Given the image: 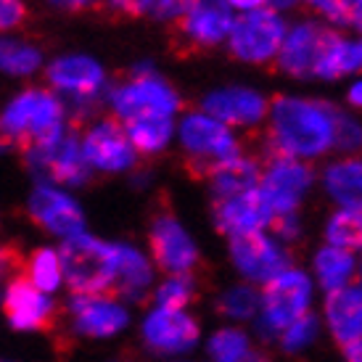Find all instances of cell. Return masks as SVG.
<instances>
[{
  "label": "cell",
  "mask_w": 362,
  "mask_h": 362,
  "mask_svg": "<svg viewBox=\"0 0 362 362\" xmlns=\"http://www.w3.org/2000/svg\"><path fill=\"white\" fill-rule=\"evenodd\" d=\"M264 175V167L259 161L252 159L249 153H241L238 159L228 161L225 167L214 172L211 177V202H225V199H235L241 193L257 191Z\"/></svg>",
  "instance_id": "cell-22"
},
{
  "label": "cell",
  "mask_w": 362,
  "mask_h": 362,
  "mask_svg": "<svg viewBox=\"0 0 362 362\" xmlns=\"http://www.w3.org/2000/svg\"><path fill=\"white\" fill-rule=\"evenodd\" d=\"M204 111L222 124L252 127V124H259L264 119L267 101L257 90H249V88H228V90L209 93L204 98Z\"/></svg>",
  "instance_id": "cell-18"
},
{
  "label": "cell",
  "mask_w": 362,
  "mask_h": 362,
  "mask_svg": "<svg viewBox=\"0 0 362 362\" xmlns=\"http://www.w3.org/2000/svg\"><path fill=\"white\" fill-rule=\"evenodd\" d=\"M360 30H362V27H360Z\"/></svg>",
  "instance_id": "cell-47"
},
{
  "label": "cell",
  "mask_w": 362,
  "mask_h": 362,
  "mask_svg": "<svg viewBox=\"0 0 362 362\" xmlns=\"http://www.w3.org/2000/svg\"><path fill=\"white\" fill-rule=\"evenodd\" d=\"M93 8L106 21H127L141 16V0H93Z\"/></svg>",
  "instance_id": "cell-38"
},
{
  "label": "cell",
  "mask_w": 362,
  "mask_h": 362,
  "mask_svg": "<svg viewBox=\"0 0 362 362\" xmlns=\"http://www.w3.org/2000/svg\"><path fill=\"white\" fill-rule=\"evenodd\" d=\"M333 146L341 151H360L362 148V124L354 122L349 114L333 109Z\"/></svg>",
  "instance_id": "cell-35"
},
{
  "label": "cell",
  "mask_w": 362,
  "mask_h": 362,
  "mask_svg": "<svg viewBox=\"0 0 362 362\" xmlns=\"http://www.w3.org/2000/svg\"><path fill=\"white\" fill-rule=\"evenodd\" d=\"M307 3L336 24L362 27V0H307Z\"/></svg>",
  "instance_id": "cell-34"
},
{
  "label": "cell",
  "mask_w": 362,
  "mask_h": 362,
  "mask_svg": "<svg viewBox=\"0 0 362 362\" xmlns=\"http://www.w3.org/2000/svg\"><path fill=\"white\" fill-rule=\"evenodd\" d=\"M241 362H267L264 360V354H257V352H249L246 357H243Z\"/></svg>",
  "instance_id": "cell-45"
},
{
  "label": "cell",
  "mask_w": 362,
  "mask_h": 362,
  "mask_svg": "<svg viewBox=\"0 0 362 362\" xmlns=\"http://www.w3.org/2000/svg\"><path fill=\"white\" fill-rule=\"evenodd\" d=\"M143 336L153 352L177 354L199 341V322L191 315L175 310H153L143 322Z\"/></svg>",
  "instance_id": "cell-17"
},
{
  "label": "cell",
  "mask_w": 362,
  "mask_h": 362,
  "mask_svg": "<svg viewBox=\"0 0 362 362\" xmlns=\"http://www.w3.org/2000/svg\"><path fill=\"white\" fill-rule=\"evenodd\" d=\"M27 262L30 257L24 254L16 241L0 246V281H16L19 275H27Z\"/></svg>",
  "instance_id": "cell-36"
},
{
  "label": "cell",
  "mask_w": 362,
  "mask_h": 362,
  "mask_svg": "<svg viewBox=\"0 0 362 362\" xmlns=\"http://www.w3.org/2000/svg\"><path fill=\"white\" fill-rule=\"evenodd\" d=\"M61 257L53 249H35L27 262V278H30L40 291H56L61 283Z\"/></svg>",
  "instance_id": "cell-30"
},
{
  "label": "cell",
  "mask_w": 362,
  "mask_h": 362,
  "mask_svg": "<svg viewBox=\"0 0 362 362\" xmlns=\"http://www.w3.org/2000/svg\"><path fill=\"white\" fill-rule=\"evenodd\" d=\"M66 307L74 315V331L90 339L114 336L127 325V312L106 296H69Z\"/></svg>",
  "instance_id": "cell-19"
},
{
  "label": "cell",
  "mask_w": 362,
  "mask_h": 362,
  "mask_svg": "<svg viewBox=\"0 0 362 362\" xmlns=\"http://www.w3.org/2000/svg\"><path fill=\"white\" fill-rule=\"evenodd\" d=\"M30 19V11L24 0H0V32L3 30H19Z\"/></svg>",
  "instance_id": "cell-39"
},
{
  "label": "cell",
  "mask_w": 362,
  "mask_h": 362,
  "mask_svg": "<svg viewBox=\"0 0 362 362\" xmlns=\"http://www.w3.org/2000/svg\"><path fill=\"white\" fill-rule=\"evenodd\" d=\"M124 127H127L135 151L146 153V156L161 151L172 135V119L167 117H138V119L124 122Z\"/></svg>",
  "instance_id": "cell-26"
},
{
  "label": "cell",
  "mask_w": 362,
  "mask_h": 362,
  "mask_svg": "<svg viewBox=\"0 0 362 362\" xmlns=\"http://www.w3.org/2000/svg\"><path fill=\"white\" fill-rule=\"evenodd\" d=\"M37 66H40V51L37 48L0 40V71L24 77V74H32Z\"/></svg>",
  "instance_id": "cell-32"
},
{
  "label": "cell",
  "mask_w": 362,
  "mask_h": 362,
  "mask_svg": "<svg viewBox=\"0 0 362 362\" xmlns=\"http://www.w3.org/2000/svg\"><path fill=\"white\" fill-rule=\"evenodd\" d=\"M344 354L349 362H362V341H354L349 346H344Z\"/></svg>",
  "instance_id": "cell-42"
},
{
  "label": "cell",
  "mask_w": 362,
  "mask_h": 362,
  "mask_svg": "<svg viewBox=\"0 0 362 362\" xmlns=\"http://www.w3.org/2000/svg\"><path fill=\"white\" fill-rule=\"evenodd\" d=\"M27 170L37 177H51L53 182H64V185H85L90 180V164L85 159L80 143V130H69L61 135L59 141L40 148V151H32L27 156H21Z\"/></svg>",
  "instance_id": "cell-10"
},
{
  "label": "cell",
  "mask_w": 362,
  "mask_h": 362,
  "mask_svg": "<svg viewBox=\"0 0 362 362\" xmlns=\"http://www.w3.org/2000/svg\"><path fill=\"white\" fill-rule=\"evenodd\" d=\"M233 32V13L228 0H196L182 16L172 19L170 51L177 59L199 56L220 45Z\"/></svg>",
  "instance_id": "cell-5"
},
{
  "label": "cell",
  "mask_w": 362,
  "mask_h": 362,
  "mask_svg": "<svg viewBox=\"0 0 362 362\" xmlns=\"http://www.w3.org/2000/svg\"><path fill=\"white\" fill-rule=\"evenodd\" d=\"M48 82L69 98H95L103 88V69L88 56H66L48 66Z\"/></svg>",
  "instance_id": "cell-20"
},
{
  "label": "cell",
  "mask_w": 362,
  "mask_h": 362,
  "mask_svg": "<svg viewBox=\"0 0 362 362\" xmlns=\"http://www.w3.org/2000/svg\"><path fill=\"white\" fill-rule=\"evenodd\" d=\"M257 153L267 167L278 159H312L333 146L331 103L275 95L270 103V127L259 130Z\"/></svg>",
  "instance_id": "cell-1"
},
{
  "label": "cell",
  "mask_w": 362,
  "mask_h": 362,
  "mask_svg": "<svg viewBox=\"0 0 362 362\" xmlns=\"http://www.w3.org/2000/svg\"><path fill=\"white\" fill-rule=\"evenodd\" d=\"M312 283L302 270H286L262 288L259 307V331L262 333H281L291 328L293 322L307 315L310 307Z\"/></svg>",
  "instance_id": "cell-7"
},
{
  "label": "cell",
  "mask_w": 362,
  "mask_h": 362,
  "mask_svg": "<svg viewBox=\"0 0 362 362\" xmlns=\"http://www.w3.org/2000/svg\"><path fill=\"white\" fill-rule=\"evenodd\" d=\"M270 3L275 6V8H288V6H293L296 0H270Z\"/></svg>",
  "instance_id": "cell-46"
},
{
  "label": "cell",
  "mask_w": 362,
  "mask_h": 362,
  "mask_svg": "<svg viewBox=\"0 0 362 362\" xmlns=\"http://www.w3.org/2000/svg\"><path fill=\"white\" fill-rule=\"evenodd\" d=\"M27 214L37 228L53 233V235H64V238L80 235L85 228L80 206L71 202L66 193L56 191L51 185H42V182L32 191Z\"/></svg>",
  "instance_id": "cell-15"
},
{
  "label": "cell",
  "mask_w": 362,
  "mask_h": 362,
  "mask_svg": "<svg viewBox=\"0 0 362 362\" xmlns=\"http://www.w3.org/2000/svg\"><path fill=\"white\" fill-rule=\"evenodd\" d=\"M228 3L235 6V8H243L246 13H249V11H259L264 0H228Z\"/></svg>",
  "instance_id": "cell-43"
},
{
  "label": "cell",
  "mask_w": 362,
  "mask_h": 362,
  "mask_svg": "<svg viewBox=\"0 0 362 362\" xmlns=\"http://www.w3.org/2000/svg\"><path fill=\"white\" fill-rule=\"evenodd\" d=\"M270 230L281 238V241H293L299 235V222H296V214H278L272 217Z\"/></svg>",
  "instance_id": "cell-40"
},
{
  "label": "cell",
  "mask_w": 362,
  "mask_h": 362,
  "mask_svg": "<svg viewBox=\"0 0 362 362\" xmlns=\"http://www.w3.org/2000/svg\"><path fill=\"white\" fill-rule=\"evenodd\" d=\"M286 42V24L270 8L249 11L233 21L230 53L249 64H264L281 53Z\"/></svg>",
  "instance_id": "cell-9"
},
{
  "label": "cell",
  "mask_w": 362,
  "mask_h": 362,
  "mask_svg": "<svg viewBox=\"0 0 362 362\" xmlns=\"http://www.w3.org/2000/svg\"><path fill=\"white\" fill-rule=\"evenodd\" d=\"M230 254L235 267L254 283H270L288 270V254L281 243L264 233H243L230 238Z\"/></svg>",
  "instance_id": "cell-14"
},
{
  "label": "cell",
  "mask_w": 362,
  "mask_h": 362,
  "mask_svg": "<svg viewBox=\"0 0 362 362\" xmlns=\"http://www.w3.org/2000/svg\"><path fill=\"white\" fill-rule=\"evenodd\" d=\"M336 40H339V32L328 30L322 24H299L283 42L275 66L291 77H317L322 56Z\"/></svg>",
  "instance_id": "cell-12"
},
{
  "label": "cell",
  "mask_w": 362,
  "mask_h": 362,
  "mask_svg": "<svg viewBox=\"0 0 362 362\" xmlns=\"http://www.w3.org/2000/svg\"><path fill=\"white\" fill-rule=\"evenodd\" d=\"M209 354L217 362H241L249 354V339L243 331L235 328H222L211 336Z\"/></svg>",
  "instance_id": "cell-33"
},
{
  "label": "cell",
  "mask_w": 362,
  "mask_h": 362,
  "mask_svg": "<svg viewBox=\"0 0 362 362\" xmlns=\"http://www.w3.org/2000/svg\"><path fill=\"white\" fill-rule=\"evenodd\" d=\"M111 103L122 122L138 117H167L180 109V98L148 64H138L111 82Z\"/></svg>",
  "instance_id": "cell-4"
},
{
  "label": "cell",
  "mask_w": 362,
  "mask_h": 362,
  "mask_svg": "<svg viewBox=\"0 0 362 362\" xmlns=\"http://www.w3.org/2000/svg\"><path fill=\"white\" fill-rule=\"evenodd\" d=\"M199 299V281H196V272L188 275H172L159 286L156 291V304L161 310H175L182 312L188 304H193Z\"/></svg>",
  "instance_id": "cell-29"
},
{
  "label": "cell",
  "mask_w": 362,
  "mask_h": 362,
  "mask_svg": "<svg viewBox=\"0 0 362 362\" xmlns=\"http://www.w3.org/2000/svg\"><path fill=\"white\" fill-rule=\"evenodd\" d=\"M325 191L331 193L344 209L362 206V159L336 161L325 170Z\"/></svg>",
  "instance_id": "cell-24"
},
{
  "label": "cell",
  "mask_w": 362,
  "mask_h": 362,
  "mask_svg": "<svg viewBox=\"0 0 362 362\" xmlns=\"http://www.w3.org/2000/svg\"><path fill=\"white\" fill-rule=\"evenodd\" d=\"M325 315L333 331V339L349 346L362 341V288H339L325 299Z\"/></svg>",
  "instance_id": "cell-21"
},
{
  "label": "cell",
  "mask_w": 362,
  "mask_h": 362,
  "mask_svg": "<svg viewBox=\"0 0 362 362\" xmlns=\"http://www.w3.org/2000/svg\"><path fill=\"white\" fill-rule=\"evenodd\" d=\"M315 270H317V278H320V286L325 291H339V288H346V283L352 281L354 272V257L346 249H339V246H325L317 252L315 257Z\"/></svg>",
  "instance_id": "cell-25"
},
{
  "label": "cell",
  "mask_w": 362,
  "mask_h": 362,
  "mask_svg": "<svg viewBox=\"0 0 362 362\" xmlns=\"http://www.w3.org/2000/svg\"><path fill=\"white\" fill-rule=\"evenodd\" d=\"M315 336H317V320H315V315L307 312L304 317H299V320L293 322L291 328L283 331L281 341L288 352H296V349H304Z\"/></svg>",
  "instance_id": "cell-37"
},
{
  "label": "cell",
  "mask_w": 362,
  "mask_h": 362,
  "mask_svg": "<svg viewBox=\"0 0 362 362\" xmlns=\"http://www.w3.org/2000/svg\"><path fill=\"white\" fill-rule=\"evenodd\" d=\"M53 3L56 8H64V11H82L90 6V0H48Z\"/></svg>",
  "instance_id": "cell-41"
},
{
  "label": "cell",
  "mask_w": 362,
  "mask_h": 362,
  "mask_svg": "<svg viewBox=\"0 0 362 362\" xmlns=\"http://www.w3.org/2000/svg\"><path fill=\"white\" fill-rule=\"evenodd\" d=\"M328 246H339V249H362V206L360 209H341L333 214L328 228Z\"/></svg>",
  "instance_id": "cell-28"
},
{
  "label": "cell",
  "mask_w": 362,
  "mask_h": 362,
  "mask_svg": "<svg viewBox=\"0 0 362 362\" xmlns=\"http://www.w3.org/2000/svg\"><path fill=\"white\" fill-rule=\"evenodd\" d=\"M357 69H362V42H349L339 37L322 56L320 66H317V77L333 80V77H341V74Z\"/></svg>",
  "instance_id": "cell-27"
},
{
  "label": "cell",
  "mask_w": 362,
  "mask_h": 362,
  "mask_svg": "<svg viewBox=\"0 0 362 362\" xmlns=\"http://www.w3.org/2000/svg\"><path fill=\"white\" fill-rule=\"evenodd\" d=\"M148 243H151L153 262L161 272L167 275H188L196 272L202 264L199 249L191 241V235L182 230L177 217L172 214L167 196L161 193L156 209L151 214V230H148Z\"/></svg>",
  "instance_id": "cell-6"
},
{
  "label": "cell",
  "mask_w": 362,
  "mask_h": 362,
  "mask_svg": "<svg viewBox=\"0 0 362 362\" xmlns=\"http://www.w3.org/2000/svg\"><path fill=\"white\" fill-rule=\"evenodd\" d=\"M82 151L90 167L101 172H122L130 170L138 161L135 156V146H132L130 135L124 122L114 114V117H103L98 124H90L82 138Z\"/></svg>",
  "instance_id": "cell-11"
},
{
  "label": "cell",
  "mask_w": 362,
  "mask_h": 362,
  "mask_svg": "<svg viewBox=\"0 0 362 362\" xmlns=\"http://www.w3.org/2000/svg\"><path fill=\"white\" fill-rule=\"evenodd\" d=\"M119 249V264H117V281L111 288L109 299H143L146 288L151 286L153 272L148 267V262L143 259L141 252H135L130 246H117Z\"/></svg>",
  "instance_id": "cell-23"
},
{
  "label": "cell",
  "mask_w": 362,
  "mask_h": 362,
  "mask_svg": "<svg viewBox=\"0 0 362 362\" xmlns=\"http://www.w3.org/2000/svg\"><path fill=\"white\" fill-rule=\"evenodd\" d=\"M312 170L307 164L296 159H278L264 167L259 191L264 196L267 206L272 209V217L278 214H293L296 204L302 202V196L310 191L312 185Z\"/></svg>",
  "instance_id": "cell-13"
},
{
  "label": "cell",
  "mask_w": 362,
  "mask_h": 362,
  "mask_svg": "<svg viewBox=\"0 0 362 362\" xmlns=\"http://www.w3.org/2000/svg\"><path fill=\"white\" fill-rule=\"evenodd\" d=\"M180 141L185 151L182 170L191 180H211L220 167L243 153L230 130L209 114H188L180 124Z\"/></svg>",
  "instance_id": "cell-3"
},
{
  "label": "cell",
  "mask_w": 362,
  "mask_h": 362,
  "mask_svg": "<svg viewBox=\"0 0 362 362\" xmlns=\"http://www.w3.org/2000/svg\"><path fill=\"white\" fill-rule=\"evenodd\" d=\"M211 214L217 230L228 233L230 238L243 233H262V228H270L272 222V209L267 206L259 188L241 193L235 199L211 202Z\"/></svg>",
  "instance_id": "cell-16"
},
{
  "label": "cell",
  "mask_w": 362,
  "mask_h": 362,
  "mask_svg": "<svg viewBox=\"0 0 362 362\" xmlns=\"http://www.w3.org/2000/svg\"><path fill=\"white\" fill-rule=\"evenodd\" d=\"M349 101H352L354 106H362V82L352 85V90H349Z\"/></svg>",
  "instance_id": "cell-44"
},
{
  "label": "cell",
  "mask_w": 362,
  "mask_h": 362,
  "mask_svg": "<svg viewBox=\"0 0 362 362\" xmlns=\"http://www.w3.org/2000/svg\"><path fill=\"white\" fill-rule=\"evenodd\" d=\"M59 257L64 281L69 286L71 296H106L109 299L114 281H117V264H119L117 246L80 233L61 243Z\"/></svg>",
  "instance_id": "cell-2"
},
{
  "label": "cell",
  "mask_w": 362,
  "mask_h": 362,
  "mask_svg": "<svg viewBox=\"0 0 362 362\" xmlns=\"http://www.w3.org/2000/svg\"><path fill=\"white\" fill-rule=\"evenodd\" d=\"M3 312H6V320L11 322V328L48 333V336H56L61 320H64V307L48 296H42L40 288L27 275H19L16 281H11L6 286Z\"/></svg>",
  "instance_id": "cell-8"
},
{
  "label": "cell",
  "mask_w": 362,
  "mask_h": 362,
  "mask_svg": "<svg viewBox=\"0 0 362 362\" xmlns=\"http://www.w3.org/2000/svg\"><path fill=\"white\" fill-rule=\"evenodd\" d=\"M262 307V293H257L252 286H235L230 291H225L217 302V310L225 317H235V320H249L254 317Z\"/></svg>",
  "instance_id": "cell-31"
}]
</instances>
